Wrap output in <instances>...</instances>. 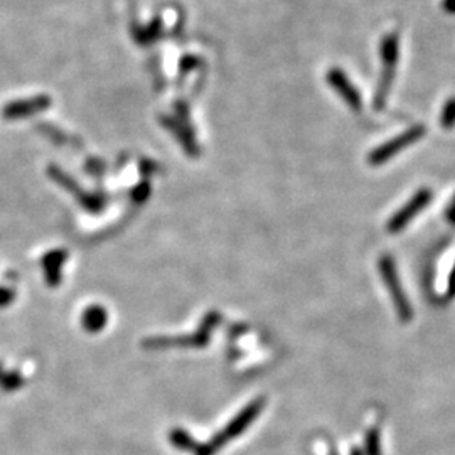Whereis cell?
Returning a JSON list of instances; mask_svg holds the SVG:
<instances>
[{
  "label": "cell",
  "instance_id": "cell-1",
  "mask_svg": "<svg viewBox=\"0 0 455 455\" xmlns=\"http://www.w3.org/2000/svg\"><path fill=\"white\" fill-rule=\"evenodd\" d=\"M381 61H383V72H381L380 85H378L376 97H374V106L376 110H381L385 106L386 97L391 88L393 78H395L396 66H398L400 57V34L389 32L386 34L381 41Z\"/></svg>",
  "mask_w": 455,
  "mask_h": 455
},
{
  "label": "cell",
  "instance_id": "cell-2",
  "mask_svg": "<svg viewBox=\"0 0 455 455\" xmlns=\"http://www.w3.org/2000/svg\"><path fill=\"white\" fill-rule=\"evenodd\" d=\"M380 271L386 287H388L389 296H391L393 302H395L396 312H398L401 322H410L413 317V309L410 305V300L407 299L403 289H401L398 273H396V267L389 256L380 258Z\"/></svg>",
  "mask_w": 455,
  "mask_h": 455
},
{
  "label": "cell",
  "instance_id": "cell-3",
  "mask_svg": "<svg viewBox=\"0 0 455 455\" xmlns=\"http://www.w3.org/2000/svg\"><path fill=\"white\" fill-rule=\"evenodd\" d=\"M423 135H425V127H423V125H415V127L408 128L407 132H403L401 135L396 137V139H391L389 142H386L385 145H381V147H378L376 151L371 152L369 164L381 166V164L388 162L391 157H395L398 152L403 151V148L418 142Z\"/></svg>",
  "mask_w": 455,
  "mask_h": 455
},
{
  "label": "cell",
  "instance_id": "cell-4",
  "mask_svg": "<svg viewBox=\"0 0 455 455\" xmlns=\"http://www.w3.org/2000/svg\"><path fill=\"white\" fill-rule=\"evenodd\" d=\"M263 405H265V400L260 398V400H255L250 407L244 408V410L240 413V415L236 416V418L233 420V422L229 423L226 428H224L223 434L214 437V441L211 442L213 445L216 447V449H220V447H223L228 441H233L235 437L242 435L243 432L250 427V423L253 422L256 416H258V413L262 412Z\"/></svg>",
  "mask_w": 455,
  "mask_h": 455
},
{
  "label": "cell",
  "instance_id": "cell-5",
  "mask_svg": "<svg viewBox=\"0 0 455 455\" xmlns=\"http://www.w3.org/2000/svg\"><path fill=\"white\" fill-rule=\"evenodd\" d=\"M432 201V191L430 189H420L415 196L412 197L403 208L400 209L391 220L388 221V231L389 233H398L407 226L408 223L416 216L418 213H422L427 208L428 202Z\"/></svg>",
  "mask_w": 455,
  "mask_h": 455
},
{
  "label": "cell",
  "instance_id": "cell-6",
  "mask_svg": "<svg viewBox=\"0 0 455 455\" xmlns=\"http://www.w3.org/2000/svg\"><path fill=\"white\" fill-rule=\"evenodd\" d=\"M49 105H51V100L48 97H34L29 98V100L12 101L3 106L2 117L7 118V120H19V118H26L37 112H43V110L49 108Z\"/></svg>",
  "mask_w": 455,
  "mask_h": 455
},
{
  "label": "cell",
  "instance_id": "cell-7",
  "mask_svg": "<svg viewBox=\"0 0 455 455\" xmlns=\"http://www.w3.org/2000/svg\"><path fill=\"white\" fill-rule=\"evenodd\" d=\"M329 83L331 86L338 91L339 95L344 98V101L351 106L353 110H359L361 108V97H359L358 90L351 85V81L347 79V76L344 75L341 70H331L327 75Z\"/></svg>",
  "mask_w": 455,
  "mask_h": 455
},
{
  "label": "cell",
  "instance_id": "cell-8",
  "mask_svg": "<svg viewBox=\"0 0 455 455\" xmlns=\"http://www.w3.org/2000/svg\"><path fill=\"white\" fill-rule=\"evenodd\" d=\"M64 260H66V251L56 250L48 253L43 258V269L46 271V280L51 287L59 284L61 280V267H63Z\"/></svg>",
  "mask_w": 455,
  "mask_h": 455
},
{
  "label": "cell",
  "instance_id": "cell-9",
  "mask_svg": "<svg viewBox=\"0 0 455 455\" xmlns=\"http://www.w3.org/2000/svg\"><path fill=\"white\" fill-rule=\"evenodd\" d=\"M106 320H108V316H106V311L100 305H91L88 307L85 312H83L81 317V324L83 327L86 329L88 332H100L103 327H105Z\"/></svg>",
  "mask_w": 455,
  "mask_h": 455
},
{
  "label": "cell",
  "instance_id": "cell-10",
  "mask_svg": "<svg viewBox=\"0 0 455 455\" xmlns=\"http://www.w3.org/2000/svg\"><path fill=\"white\" fill-rule=\"evenodd\" d=\"M171 442H172V445L177 447V449H181V450H184V452L194 454L197 449V442H194L193 437H191L187 432L181 430V428H175V430H172Z\"/></svg>",
  "mask_w": 455,
  "mask_h": 455
},
{
  "label": "cell",
  "instance_id": "cell-11",
  "mask_svg": "<svg viewBox=\"0 0 455 455\" xmlns=\"http://www.w3.org/2000/svg\"><path fill=\"white\" fill-rule=\"evenodd\" d=\"M441 124L445 130L454 128V125H455V97L449 98V100L445 101V105H443L442 115H441Z\"/></svg>",
  "mask_w": 455,
  "mask_h": 455
},
{
  "label": "cell",
  "instance_id": "cell-12",
  "mask_svg": "<svg viewBox=\"0 0 455 455\" xmlns=\"http://www.w3.org/2000/svg\"><path fill=\"white\" fill-rule=\"evenodd\" d=\"M0 383L6 389H14L17 388V386H21V380H19L17 374H6V376L0 380Z\"/></svg>",
  "mask_w": 455,
  "mask_h": 455
},
{
  "label": "cell",
  "instance_id": "cell-13",
  "mask_svg": "<svg viewBox=\"0 0 455 455\" xmlns=\"http://www.w3.org/2000/svg\"><path fill=\"white\" fill-rule=\"evenodd\" d=\"M15 297V292L10 289H2L0 287V307H6V305H9L10 302L14 300Z\"/></svg>",
  "mask_w": 455,
  "mask_h": 455
},
{
  "label": "cell",
  "instance_id": "cell-14",
  "mask_svg": "<svg viewBox=\"0 0 455 455\" xmlns=\"http://www.w3.org/2000/svg\"><path fill=\"white\" fill-rule=\"evenodd\" d=\"M148 193H151V187H148V184L139 186L135 191H133V200L142 202V201L147 200Z\"/></svg>",
  "mask_w": 455,
  "mask_h": 455
},
{
  "label": "cell",
  "instance_id": "cell-15",
  "mask_svg": "<svg viewBox=\"0 0 455 455\" xmlns=\"http://www.w3.org/2000/svg\"><path fill=\"white\" fill-rule=\"evenodd\" d=\"M455 297V267L450 271V277H449V284H447V293H445V299L447 300H452Z\"/></svg>",
  "mask_w": 455,
  "mask_h": 455
},
{
  "label": "cell",
  "instance_id": "cell-16",
  "mask_svg": "<svg viewBox=\"0 0 455 455\" xmlns=\"http://www.w3.org/2000/svg\"><path fill=\"white\" fill-rule=\"evenodd\" d=\"M366 445H368V452L369 455H374L376 454V447H378V438H376V432H371L369 434V437H368V443H366Z\"/></svg>",
  "mask_w": 455,
  "mask_h": 455
},
{
  "label": "cell",
  "instance_id": "cell-17",
  "mask_svg": "<svg viewBox=\"0 0 455 455\" xmlns=\"http://www.w3.org/2000/svg\"><path fill=\"white\" fill-rule=\"evenodd\" d=\"M442 7L447 14L455 15V0H443Z\"/></svg>",
  "mask_w": 455,
  "mask_h": 455
},
{
  "label": "cell",
  "instance_id": "cell-18",
  "mask_svg": "<svg viewBox=\"0 0 455 455\" xmlns=\"http://www.w3.org/2000/svg\"><path fill=\"white\" fill-rule=\"evenodd\" d=\"M447 220H449L450 224H454L455 226V197L452 200V202H450L449 209H447Z\"/></svg>",
  "mask_w": 455,
  "mask_h": 455
}]
</instances>
